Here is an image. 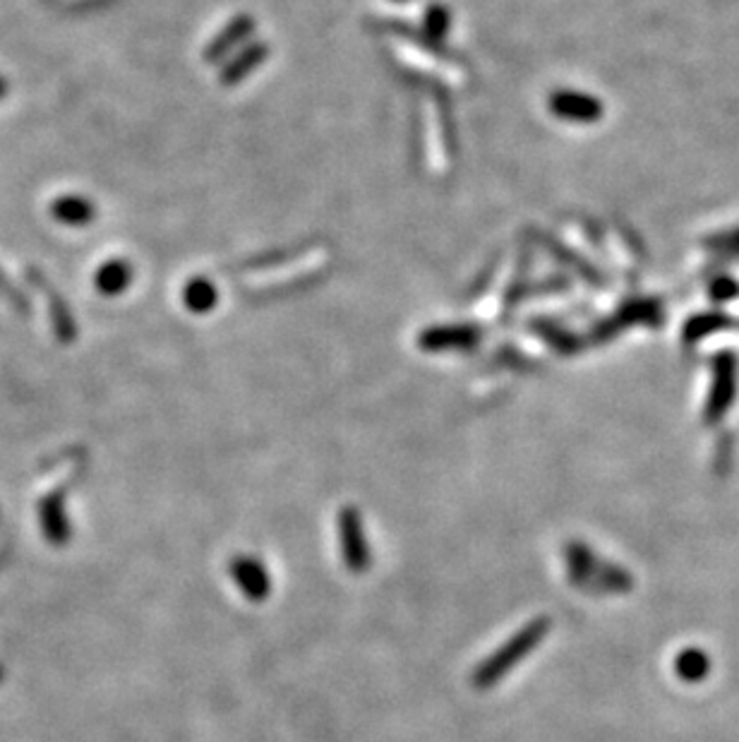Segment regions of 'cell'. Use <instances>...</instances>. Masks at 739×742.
Here are the masks:
<instances>
[{
  "instance_id": "cell-5",
  "label": "cell",
  "mask_w": 739,
  "mask_h": 742,
  "mask_svg": "<svg viewBox=\"0 0 739 742\" xmlns=\"http://www.w3.org/2000/svg\"><path fill=\"white\" fill-rule=\"evenodd\" d=\"M41 529H44L46 538L51 543H65L70 536V524L68 517H65V507H63V498L58 495H51L41 502Z\"/></svg>"
},
{
  "instance_id": "cell-2",
  "label": "cell",
  "mask_w": 739,
  "mask_h": 742,
  "mask_svg": "<svg viewBox=\"0 0 739 742\" xmlns=\"http://www.w3.org/2000/svg\"><path fill=\"white\" fill-rule=\"evenodd\" d=\"M564 562H567V577L574 589L588 591V594H622L632 589V574L622 567L612 565L596 555V550L586 543L572 541L564 548Z\"/></svg>"
},
{
  "instance_id": "cell-3",
  "label": "cell",
  "mask_w": 739,
  "mask_h": 742,
  "mask_svg": "<svg viewBox=\"0 0 739 742\" xmlns=\"http://www.w3.org/2000/svg\"><path fill=\"white\" fill-rule=\"evenodd\" d=\"M339 548L346 570L353 574H365L372 567V546L365 534L363 514L358 507L348 505L339 512Z\"/></svg>"
},
{
  "instance_id": "cell-4",
  "label": "cell",
  "mask_w": 739,
  "mask_h": 742,
  "mask_svg": "<svg viewBox=\"0 0 739 742\" xmlns=\"http://www.w3.org/2000/svg\"><path fill=\"white\" fill-rule=\"evenodd\" d=\"M228 574L248 601L262 603L272 596V577H269L267 565L255 555H236L228 562Z\"/></svg>"
},
{
  "instance_id": "cell-1",
  "label": "cell",
  "mask_w": 739,
  "mask_h": 742,
  "mask_svg": "<svg viewBox=\"0 0 739 742\" xmlns=\"http://www.w3.org/2000/svg\"><path fill=\"white\" fill-rule=\"evenodd\" d=\"M550 627L552 620L545 618V615L543 618H533L531 622H526L524 627H519L507 642L497 646L488 658H483V661L478 663L471 675L473 687L485 692L490 690V687H495L497 682H502L521 661H526V658L538 649V644L545 642V637L550 634Z\"/></svg>"
},
{
  "instance_id": "cell-9",
  "label": "cell",
  "mask_w": 739,
  "mask_h": 742,
  "mask_svg": "<svg viewBox=\"0 0 739 742\" xmlns=\"http://www.w3.org/2000/svg\"><path fill=\"white\" fill-rule=\"evenodd\" d=\"M3 89H5V85H3V82H0V94H3Z\"/></svg>"
},
{
  "instance_id": "cell-8",
  "label": "cell",
  "mask_w": 739,
  "mask_h": 742,
  "mask_svg": "<svg viewBox=\"0 0 739 742\" xmlns=\"http://www.w3.org/2000/svg\"><path fill=\"white\" fill-rule=\"evenodd\" d=\"M125 281H128V269H125V265H120V262H108V265L101 267L99 274H96V289L104 293H118L123 291Z\"/></svg>"
},
{
  "instance_id": "cell-7",
  "label": "cell",
  "mask_w": 739,
  "mask_h": 742,
  "mask_svg": "<svg viewBox=\"0 0 739 742\" xmlns=\"http://www.w3.org/2000/svg\"><path fill=\"white\" fill-rule=\"evenodd\" d=\"M53 217H56L60 224H70V226H80L87 224L92 219V205L82 197H58L51 207Z\"/></svg>"
},
{
  "instance_id": "cell-6",
  "label": "cell",
  "mask_w": 739,
  "mask_h": 742,
  "mask_svg": "<svg viewBox=\"0 0 739 742\" xmlns=\"http://www.w3.org/2000/svg\"><path fill=\"white\" fill-rule=\"evenodd\" d=\"M708 670H711V658L701 649H684L675 658V673L684 682H701L708 675Z\"/></svg>"
}]
</instances>
